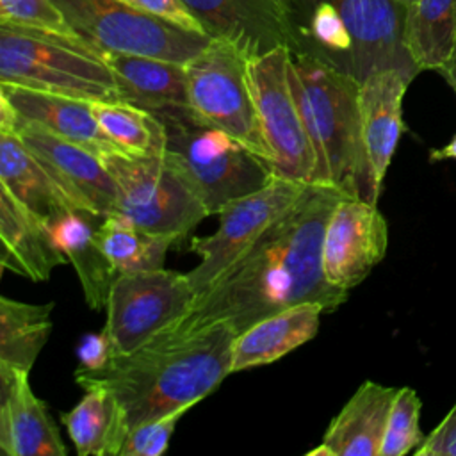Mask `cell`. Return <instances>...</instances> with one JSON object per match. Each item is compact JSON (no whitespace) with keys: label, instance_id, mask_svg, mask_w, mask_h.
<instances>
[{"label":"cell","instance_id":"obj_30","mask_svg":"<svg viewBox=\"0 0 456 456\" xmlns=\"http://www.w3.org/2000/svg\"><path fill=\"white\" fill-rule=\"evenodd\" d=\"M420 408V397L411 387L397 388L390 406L379 456H404L415 452L426 438L419 424Z\"/></svg>","mask_w":456,"mask_h":456},{"label":"cell","instance_id":"obj_4","mask_svg":"<svg viewBox=\"0 0 456 456\" xmlns=\"http://www.w3.org/2000/svg\"><path fill=\"white\" fill-rule=\"evenodd\" d=\"M0 84L119 102L112 71L91 45L7 25H0Z\"/></svg>","mask_w":456,"mask_h":456},{"label":"cell","instance_id":"obj_5","mask_svg":"<svg viewBox=\"0 0 456 456\" xmlns=\"http://www.w3.org/2000/svg\"><path fill=\"white\" fill-rule=\"evenodd\" d=\"M102 159L116 183L112 214L180 240L210 216L185 173L167 153L135 157L114 151Z\"/></svg>","mask_w":456,"mask_h":456},{"label":"cell","instance_id":"obj_23","mask_svg":"<svg viewBox=\"0 0 456 456\" xmlns=\"http://www.w3.org/2000/svg\"><path fill=\"white\" fill-rule=\"evenodd\" d=\"M397 388L363 381L324 431L331 456H379Z\"/></svg>","mask_w":456,"mask_h":456},{"label":"cell","instance_id":"obj_29","mask_svg":"<svg viewBox=\"0 0 456 456\" xmlns=\"http://www.w3.org/2000/svg\"><path fill=\"white\" fill-rule=\"evenodd\" d=\"M93 112L107 137L135 157H155L167 150L164 121L150 110L126 102H91Z\"/></svg>","mask_w":456,"mask_h":456},{"label":"cell","instance_id":"obj_12","mask_svg":"<svg viewBox=\"0 0 456 456\" xmlns=\"http://www.w3.org/2000/svg\"><path fill=\"white\" fill-rule=\"evenodd\" d=\"M387 246L388 224L376 201L344 196L324 228L321 249L324 280L349 292L383 260Z\"/></svg>","mask_w":456,"mask_h":456},{"label":"cell","instance_id":"obj_8","mask_svg":"<svg viewBox=\"0 0 456 456\" xmlns=\"http://www.w3.org/2000/svg\"><path fill=\"white\" fill-rule=\"evenodd\" d=\"M192 119L219 128L271 164L248 82V57L224 39L212 41L185 64Z\"/></svg>","mask_w":456,"mask_h":456},{"label":"cell","instance_id":"obj_7","mask_svg":"<svg viewBox=\"0 0 456 456\" xmlns=\"http://www.w3.org/2000/svg\"><path fill=\"white\" fill-rule=\"evenodd\" d=\"M102 55L130 53L187 64L212 37L121 0H52Z\"/></svg>","mask_w":456,"mask_h":456},{"label":"cell","instance_id":"obj_6","mask_svg":"<svg viewBox=\"0 0 456 456\" xmlns=\"http://www.w3.org/2000/svg\"><path fill=\"white\" fill-rule=\"evenodd\" d=\"M167 130L166 153L180 166L208 214L228 201L264 187L274 171L230 134L192 118L162 119Z\"/></svg>","mask_w":456,"mask_h":456},{"label":"cell","instance_id":"obj_36","mask_svg":"<svg viewBox=\"0 0 456 456\" xmlns=\"http://www.w3.org/2000/svg\"><path fill=\"white\" fill-rule=\"evenodd\" d=\"M429 160L431 162H438V160H456V134L454 137L444 144L442 148H436V150H431L429 151Z\"/></svg>","mask_w":456,"mask_h":456},{"label":"cell","instance_id":"obj_16","mask_svg":"<svg viewBox=\"0 0 456 456\" xmlns=\"http://www.w3.org/2000/svg\"><path fill=\"white\" fill-rule=\"evenodd\" d=\"M0 449L9 456H66L46 404L32 392L28 370L0 363Z\"/></svg>","mask_w":456,"mask_h":456},{"label":"cell","instance_id":"obj_25","mask_svg":"<svg viewBox=\"0 0 456 456\" xmlns=\"http://www.w3.org/2000/svg\"><path fill=\"white\" fill-rule=\"evenodd\" d=\"M61 422L80 456H119L128 433L118 401L105 388H87L77 406L61 413Z\"/></svg>","mask_w":456,"mask_h":456},{"label":"cell","instance_id":"obj_33","mask_svg":"<svg viewBox=\"0 0 456 456\" xmlns=\"http://www.w3.org/2000/svg\"><path fill=\"white\" fill-rule=\"evenodd\" d=\"M415 456H456V404L415 449Z\"/></svg>","mask_w":456,"mask_h":456},{"label":"cell","instance_id":"obj_28","mask_svg":"<svg viewBox=\"0 0 456 456\" xmlns=\"http://www.w3.org/2000/svg\"><path fill=\"white\" fill-rule=\"evenodd\" d=\"M55 303L34 305L0 297V363L30 370L50 333Z\"/></svg>","mask_w":456,"mask_h":456},{"label":"cell","instance_id":"obj_24","mask_svg":"<svg viewBox=\"0 0 456 456\" xmlns=\"http://www.w3.org/2000/svg\"><path fill=\"white\" fill-rule=\"evenodd\" d=\"M102 219L91 212H68L48 223L59 248L80 280L86 303L93 310L107 306L112 281L118 276L94 235Z\"/></svg>","mask_w":456,"mask_h":456},{"label":"cell","instance_id":"obj_34","mask_svg":"<svg viewBox=\"0 0 456 456\" xmlns=\"http://www.w3.org/2000/svg\"><path fill=\"white\" fill-rule=\"evenodd\" d=\"M112 354H114L112 342L105 328L100 333H87L82 337L77 347V356H78L77 370H98L109 363Z\"/></svg>","mask_w":456,"mask_h":456},{"label":"cell","instance_id":"obj_32","mask_svg":"<svg viewBox=\"0 0 456 456\" xmlns=\"http://www.w3.org/2000/svg\"><path fill=\"white\" fill-rule=\"evenodd\" d=\"M187 410H176L173 413L146 420L132 428L121 445L119 456H160L167 451L169 438L176 428V422Z\"/></svg>","mask_w":456,"mask_h":456},{"label":"cell","instance_id":"obj_35","mask_svg":"<svg viewBox=\"0 0 456 456\" xmlns=\"http://www.w3.org/2000/svg\"><path fill=\"white\" fill-rule=\"evenodd\" d=\"M132 7H137L141 11L167 18L189 30H196V32H203L201 23L192 16V12L182 4V0H121Z\"/></svg>","mask_w":456,"mask_h":456},{"label":"cell","instance_id":"obj_9","mask_svg":"<svg viewBox=\"0 0 456 456\" xmlns=\"http://www.w3.org/2000/svg\"><path fill=\"white\" fill-rule=\"evenodd\" d=\"M290 48L248 57V82L274 175L312 183L317 157L289 84Z\"/></svg>","mask_w":456,"mask_h":456},{"label":"cell","instance_id":"obj_18","mask_svg":"<svg viewBox=\"0 0 456 456\" xmlns=\"http://www.w3.org/2000/svg\"><path fill=\"white\" fill-rule=\"evenodd\" d=\"M103 59L112 71L119 102L150 110L160 119L192 118L185 64L114 52L103 53Z\"/></svg>","mask_w":456,"mask_h":456},{"label":"cell","instance_id":"obj_15","mask_svg":"<svg viewBox=\"0 0 456 456\" xmlns=\"http://www.w3.org/2000/svg\"><path fill=\"white\" fill-rule=\"evenodd\" d=\"M25 146L43 162L75 203L91 214L107 217L116 208V183L102 157L62 139L41 125L14 119L12 128Z\"/></svg>","mask_w":456,"mask_h":456},{"label":"cell","instance_id":"obj_11","mask_svg":"<svg viewBox=\"0 0 456 456\" xmlns=\"http://www.w3.org/2000/svg\"><path fill=\"white\" fill-rule=\"evenodd\" d=\"M306 183L274 175L264 187L235 198L221 207L219 228L207 237L191 239V251L201 256L187 273L196 294L205 290L232 262H235L294 201Z\"/></svg>","mask_w":456,"mask_h":456},{"label":"cell","instance_id":"obj_20","mask_svg":"<svg viewBox=\"0 0 456 456\" xmlns=\"http://www.w3.org/2000/svg\"><path fill=\"white\" fill-rule=\"evenodd\" d=\"M0 262L32 281L50 278L53 267L68 262L50 224L0 185Z\"/></svg>","mask_w":456,"mask_h":456},{"label":"cell","instance_id":"obj_31","mask_svg":"<svg viewBox=\"0 0 456 456\" xmlns=\"http://www.w3.org/2000/svg\"><path fill=\"white\" fill-rule=\"evenodd\" d=\"M0 25L87 43L52 0H0Z\"/></svg>","mask_w":456,"mask_h":456},{"label":"cell","instance_id":"obj_3","mask_svg":"<svg viewBox=\"0 0 456 456\" xmlns=\"http://www.w3.org/2000/svg\"><path fill=\"white\" fill-rule=\"evenodd\" d=\"M289 84L317 157L315 182L376 201L362 139L360 82L306 50H290Z\"/></svg>","mask_w":456,"mask_h":456},{"label":"cell","instance_id":"obj_10","mask_svg":"<svg viewBox=\"0 0 456 456\" xmlns=\"http://www.w3.org/2000/svg\"><path fill=\"white\" fill-rule=\"evenodd\" d=\"M194 297L187 273L162 267L118 274L105 306L114 354L132 353L153 340L189 310Z\"/></svg>","mask_w":456,"mask_h":456},{"label":"cell","instance_id":"obj_19","mask_svg":"<svg viewBox=\"0 0 456 456\" xmlns=\"http://www.w3.org/2000/svg\"><path fill=\"white\" fill-rule=\"evenodd\" d=\"M0 98L12 107L18 119L41 125L52 134L77 142L98 157L121 151L102 130L89 100L12 84H0Z\"/></svg>","mask_w":456,"mask_h":456},{"label":"cell","instance_id":"obj_17","mask_svg":"<svg viewBox=\"0 0 456 456\" xmlns=\"http://www.w3.org/2000/svg\"><path fill=\"white\" fill-rule=\"evenodd\" d=\"M410 82L411 78L397 69H381L360 82L362 139L376 201L404 130L403 98Z\"/></svg>","mask_w":456,"mask_h":456},{"label":"cell","instance_id":"obj_27","mask_svg":"<svg viewBox=\"0 0 456 456\" xmlns=\"http://www.w3.org/2000/svg\"><path fill=\"white\" fill-rule=\"evenodd\" d=\"M94 235L118 274L162 269L166 253L180 242L175 235L144 230L116 214L103 217Z\"/></svg>","mask_w":456,"mask_h":456},{"label":"cell","instance_id":"obj_37","mask_svg":"<svg viewBox=\"0 0 456 456\" xmlns=\"http://www.w3.org/2000/svg\"><path fill=\"white\" fill-rule=\"evenodd\" d=\"M438 73L445 78V82L452 87V91L456 93V46L451 53V57L445 61V64L438 69Z\"/></svg>","mask_w":456,"mask_h":456},{"label":"cell","instance_id":"obj_14","mask_svg":"<svg viewBox=\"0 0 456 456\" xmlns=\"http://www.w3.org/2000/svg\"><path fill=\"white\" fill-rule=\"evenodd\" d=\"M216 39L235 45L246 57L276 46L297 48L294 0H182Z\"/></svg>","mask_w":456,"mask_h":456},{"label":"cell","instance_id":"obj_38","mask_svg":"<svg viewBox=\"0 0 456 456\" xmlns=\"http://www.w3.org/2000/svg\"><path fill=\"white\" fill-rule=\"evenodd\" d=\"M403 2H404V4H406V5H408V2H410V0H403Z\"/></svg>","mask_w":456,"mask_h":456},{"label":"cell","instance_id":"obj_1","mask_svg":"<svg viewBox=\"0 0 456 456\" xmlns=\"http://www.w3.org/2000/svg\"><path fill=\"white\" fill-rule=\"evenodd\" d=\"M344 196L330 183H306L294 205L155 338L183 337L217 322L239 335L271 314L308 301L335 312L349 292L324 280L321 249L331 210Z\"/></svg>","mask_w":456,"mask_h":456},{"label":"cell","instance_id":"obj_22","mask_svg":"<svg viewBox=\"0 0 456 456\" xmlns=\"http://www.w3.org/2000/svg\"><path fill=\"white\" fill-rule=\"evenodd\" d=\"M321 314L324 308L308 301L256 321L233 340L232 372L276 362L303 346L317 335Z\"/></svg>","mask_w":456,"mask_h":456},{"label":"cell","instance_id":"obj_2","mask_svg":"<svg viewBox=\"0 0 456 456\" xmlns=\"http://www.w3.org/2000/svg\"><path fill=\"white\" fill-rule=\"evenodd\" d=\"M235 337L232 326L217 322L183 337L153 338L132 353L112 354L98 370H75V381L84 390L110 392L130 431L212 394L232 374Z\"/></svg>","mask_w":456,"mask_h":456},{"label":"cell","instance_id":"obj_26","mask_svg":"<svg viewBox=\"0 0 456 456\" xmlns=\"http://www.w3.org/2000/svg\"><path fill=\"white\" fill-rule=\"evenodd\" d=\"M406 46L420 71H438L456 46V0H410Z\"/></svg>","mask_w":456,"mask_h":456},{"label":"cell","instance_id":"obj_13","mask_svg":"<svg viewBox=\"0 0 456 456\" xmlns=\"http://www.w3.org/2000/svg\"><path fill=\"white\" fill-rule=\"evenodd\" d=\"M351 50L346 73L358 82L381 69H397L411 80L420 73L406 46V4L403 0H331Z\"/></svg>","mask_w":456,"mask_h":456},{"label":"cell","instance_id":"obj_21","mask_svg":"<svg viewBox=\"0 0 456 456\" xmlns=\"http://www.w3.org/2000/svg\"><path fill=\"white\" fill-rule=\"evenodd\" d=\"M0 185L36 216L52 223L82 210L16 132L0 130Z\"/></svg>","mask_w":456,"mask_h":456}]
</instances>
